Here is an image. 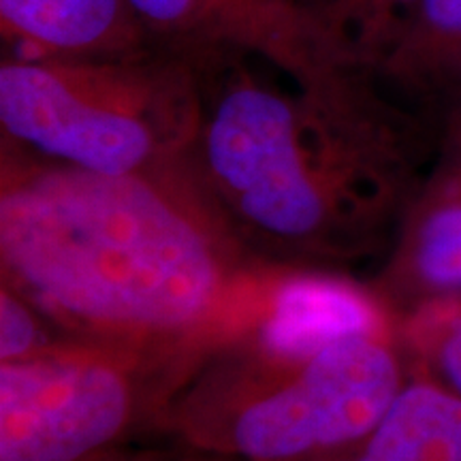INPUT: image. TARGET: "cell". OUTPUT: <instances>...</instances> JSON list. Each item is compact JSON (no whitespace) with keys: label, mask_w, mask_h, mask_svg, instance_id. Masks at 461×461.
<instances>
[{"label":"cell","mask_w":461,"mask_h":461,"mask_svg":"<svg viewBox=\"0 0 461 461\" xmlns=\"http://www.w3.org/2000/svg\"><path fill=\"white\" fill-rule=\"evenodd\" d=\"M0 276L62 336L222 348L312 274L252 255L190 154L105 176L3 140Z\"/></svg>","instance_id":"6da1fadb"},{"label":"cell","mask_w":461,"mask_h":461,"mask_svg":"<svg viewBox=\"0 0 461 461\" xmlns=\"http://www.w3.org/2000/svg\"><path fill=\"white\" fill-rule=\"evenodd\" d=\"M230 54L201 68L190 160L252 255L346 278L383 258L429 169L438 124L366 68L285 84Z\"/></svg>","instance_id":"7a4b0ae2"},{"label":"cell","mask_w":461,"mask_h":461,"mask_svg":"<svg viewBox=\"0 0 461 461\" xmlns=\"http://www.w3.org/2000/svg\"><path fill=\"white\" fill-rule=\"evenodd\" d=\"M411 372L397 327L267 325L216 350L157 436L230 461H321L370 434Z\"/></svg>","instance_id":"3957f363"},{"label":"cell","mask_w":461,"mask_h":461,"mask_svg":"<svg viewBox=\"0 0 461 461\" xmlns=\"http://www.w3.org/2000/svg\"><path fill=\"white\" fill-rule=\"evenodd\" d=\"M201 109V68L169 51L0 65L3 140L92 173L129 176L188 157Z\"/></svg>","instance_id":"277c9868"},{"label":"cell","mask_w":461,"mask_h":461,"mask_svg":"<svg viewBox=\"0 0 461 461\" xmlns=\"http://www.w3.org/2000/svg\"><path fill=\"white\" fill-rule=\"evenodd\" d=\"M216 350L62 336L0 363V461H96L157 434Z\"/></svg>","instance_id":"5b68a950"},{"label":"cell","mask_w":461,"mask_h":461,"mask_svg":"<svg viewBox=\"0 0 461 461\" xmlns=\"http://www.w3.org/2000/svg\"><path fill=\"white\" fill-rule=\"evenodd\" d=\"M366 288L397 330L461 305V107L438 122L429 169Z\"/></svg>","instance_id":"8992f818"},{"label":"cell","mask_w":461,"mask_h":461,"mask_svg":"<svg viewBox=\"0 0 461 461\" xmlns=\"http://www.w3.org/2000/svg\"><path fill=\"white\" fill-rule=\"evenodd\" d=\"M163 51L199 68L230 54L255 56L291 77L338 67L295 0H126Z\"/></svg>","instance_id":"52a82bcc"},{"label":"cell","mask_w":461,"mask_h":461,"mask_svg":"<svg viewBox=\"0 0 461 461\" xmlns=\"http://www.w3.org/2000/svg\"><path fill=\"white\" fill-rule=\"evenodd\" d=\"M9 56L131 58L163 51L126 0H0Z\"/></svg>","instance_id":"ba28073f"},{"label":"cell","mask_w":461,"mask_h":461,"mask_svg":"<svg viewBox=\"0 0 461 461\" xmlns=\"http://www.w3.org/2000/svg\"><path fill=\"white\" fill-rule=\"evenodd\" d=\"M397 99L438 124L461 107V0H420L400 43L378 67Z\"/></svg>","instance_id":"9c48e42d"},{"label":"cell","mask_w":461,"mask_h":461,"mask_svg":"<svg viewBox=\"0 0 461 461\" xmlns=\"http://www.w3.org/2000/svg\"><path fill=\"white\" fill-rule=\"evenodd\" d=\"M321 461H461V397L412 370L370 434Z\"/></svg>","instance_id":"30bf717a"},{"label":"cell","mask_w":461,"mask_h":461,"mask_svg":"<svg viewBox=\"0 0 461 461\" xmlns=\"http://www.w3.org/2000/svg\"><path fill=\"white\" fill-rule=\"evenodd\" d=\"M316 41L339 67L376 73L420 0H295Z\"/></svg>","instance_id":"8fae6325"},{"label":"cell","mask_w":461,"mask_h":461,"mask_svg":"<svg viewBox=\"0 0 461 461\" xmlns=\"http://www.w3.org/2000/svg\"><path fill=\"white\" fill-rule=\"evenodd\" d=\"M400 338L414 372L461 397V305L402 327Z\"/></svg>","instance_id":"7c38bea8"},{"label":"cell","mask_w":461,"mask_h":461,"mask_svg":"<svg viewBox=\"0 0 461 461\" xmlns=\"http://www.w3.org/2000/svg\"><path fill=\"white\" fill-rule=\"evenodd\" d=\"M60 338L24 295L0 285V363L24 359Z\"/></svg>","instance_id":"4fadbf2b"},{"label":"cell","mask_w":461,"mask_h":461,"mask_svg":"<svg viewBox=\"0 0 461 461\" xmlns=\"http://www.w3.org/2000/svg\"><path fill=\"white\" fill-rule=\"evenodd\" d=\"M96 461H230V459L190 451V448H184V447L173 448V451H137V448L126 447Z\"/></svg>","instance_id":"5bb4252c"}]
</instances>
